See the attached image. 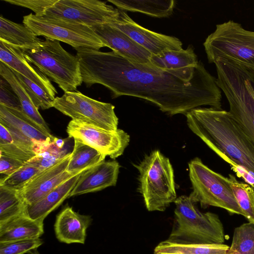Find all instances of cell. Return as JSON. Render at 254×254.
I'll use <instances>...</instances> for the list:
<instances>
[{
    "label": "cell",
    "mask_w": 254,
    "mask_h": 254,
    "mask_svg": "<svg viewBox=\"0 0 254 254\" xmlns=\"http://www.w3.org/2000/svg\"><path fill=\"white\" fill-rule=\"evenodd\" d=\"M203 46L209 63L222 58L254 69V31L233 20L218 24Z\"/></svg>",
    "instance_id": "cell-7"
},
{
    "label": "cell",
    "mask_w": 254,
    "mask_h": 254,
    "mask_svg": "<svg viewBox=\"0 0 254 254\" xmlns=\"http://www.w3.org/2000/svg\"><path fill=\"white\" fill-rule=\"evenodd\" d=\"M0 154L5 155L26 163L34 157L35 153L26 151L12 142L0 144Z\"/></svg>",
    "instance_id": "cell-37"
},
{
    "label": "cell",
    "mask_w": 254,
    "mask_h": 254,
    "mask_svg": "<svg viewBox=\"0 0 254 254\" xmlns=\"http://www.w3.org/2000/svg\"><path fill=\"white\" fill-rule=\"evenodd\" d=\"M186 116L190 129L231 168L240 165L254 173V144L229 111L199 107Z\"/></svg>",
    "instance_id": "cell-2"
},
{
    "label": "cell",
    "mask_w": 254,
    "mask_h": 254,
    "mask_svg": "<svg viewBox=\"0 0 254 254\" xmlns=\"http://www.w3.org/2000/svg\"><path fill=\"white\" fill-rule=\"evenodd\" d=\"M37 37L24 24L0 17V41L22 50L30 49L37 44Z\"/></svg>",
    "instance_id": "cell-25"
},
{
    "label": "cell",
    "mask_w": 254,
    "mask_h": 254,
    "mask_svg": "<svg viewBox=\"0 0 254 254\" xmlns=\"http://www.w3.org/2000/svg\"><path fill=\"white\" fill-rule=\"evenodd\" d=\"M108 24L123 31L152 55H157L167 50L183 49L182 43L178 38L157 33L140 26L125 11L119 9L117 19Z\"/></svg>",
    "instance_id": "cell-13"
},
{
    "label": "cell",
    "mask_w": 254,
    "mask_h": 254,
    "mask_svg": "<svg viewBox=\"0 0 254 254\" xmlns=\"http://www.w3.org/2000/svg\"><path fill=\"white\" fill-rule=\"evenodd\" d=\"M91 28L105 46L114 52L138 63H149L152 54L121 30L109 24Z\"/></svg>",
    "instance_id": "cell-15"
},
{
    "label": "cell",
    "mask_w": 254,
    "mask_h": 254,
    "mask_svg": "<svg viewBox=\"0 0 254 254\" xmlns=\"http://www.w3.org/2000/svg\"><path fill=\"white\" fill-rule=\"evenodd\" d=\"M45 38L34 47L22 50L24 57L64 92L76 91L82 82L78 57L65 50L60 41Z\"/></svg>",
    "instance_id": "cell-5"
},
{
    "label": "cell",
    "mask_w": 254,
    "mask_h": 254,
    "mask_svg": "<svg viewBox=\"0 0 254 254\" xmlns=\"http://www.w3.org/2000/svg\"><path fill=\"white\" fill-rule=\"evenodd\" d=\"M92 221L90 215L76 212L66 205L56 216L54 224L56 238L60 242L66 244H84L86 230Z\"/></svg>",
    "instance_id": "cell-19"
},
{
    "label": "cell",
    "mask_w": 254,
    "mask_h": 254,
    "mask_svg": "<svg viewBox=\"0 0 254 254\" xmlns=\"http://www.w3.org/2000/svg\"><path fill=\"white\" fill-rule=\"evenodd\" d=\"M213 64L217 84L229 105V112L254 144V73L222 58Z\"/></svg>",
    "instance_id": "cell-3"
},
{
    "label": "cell",
    "mask_w": 254,
    "mask_h": 254,
    "mask_svg": "<svg viewBox=\"0 0 254 254\" xmlns=\"http://www.w3.org/2000/svg\"><path fill=\"white\" fill-rule=\"evenodd\" d=\"M26 205L18 191L0 186V224L25 213Z\"/></svg>",
    "instance_id": "cell-28"
},
{
    "label": "cell",
    "mask_w": 254,
    "mask_h": 254,
    "mask_svg": "<svg viewBox=\"0 0 254 254\" xmlns=\"http://www.w3.org/2000/svg\"><path fill=\"white\" fill-rule=\"evenodd\" d=\"M172 254V253H162V254Z\"/></svg>",
    "instance_id": "cell-40"
},
{
    "label": "cell",
    "mask_w": 254,
    "mask_h": 254,
    "mask_svg": "<svg viewBox=\"0 0 254 254\" xmlns=\"http://www.w3.org/2000/svg\"><path fill=\"white\" fill-rule=\"evenodd\" d=\"M149 61L154 66L186 82H189L194 78L200 62L190 46L186 49L167 50L157 55H152Z\"/></svg>",
    "instance_id": "cell-16"
},
{
    "label": "cell",
    "mask_w": 254,
    "mask_h": 254,
    "mask_svg": "<svg viewBox=\"0 0 254 254\" xmlns=\"http://www.w3.org/2000/svg\"><path fill=\"white\" fill-rule=\"evenodd\" d=\"M0 123L11 127L27 137L40 143L49 144L56 137L44 132L21 111L0 104Z\"/></svg>",
    "instance_id": "cell-22"
},
{
    "label": "cell",
    "mask_w": 254,
    "mask_h": 254,
    "mask_svg": "<svg viewBox=\"0 0 254 254\" xmlns=\"http://www.w3.org/2000/svg\"><path fill=\"white\" fill-rule=\"evenodd\" d=\"M230 247L223 244H179L166 241L160 242L154 249V254H230Z\"/></svg>",
    "instance_id": "cell-27"
},
{
    "label": "cell",
    "mask_w": 254,
    "mask_h": 254,
    "mask_svg": "<svg viewBox=\"0 0 254 254\" xmlns=\"http://www.w3.org/2000/svg\"><path fill=\"white\" fill-rule=\"evenodd\" d=\"M82 82L87 87L100 84L112 98L138 97L156 105L169 115H186L202 106L222 109L221 90L216 78L200 61L194 78L184 81L149 64L131 61L114 52L80 47L74 49Z\"/></svg>",
    "instance_id": "cell-1"
},
{
    "label": "cell",
    "mask_w": 254,
    "mask_h": 254,
    "mask_svg": "<svg viewBox=\"0 0 254 254\" xmlns=\"http://www.w3.org/2000/svg\"><path fill=\"white\" fill-rule=\"evenodd\" d=\"M119 163L104 161L82 173L69 197L101 190L115 186L117 182Z\"/></svg>",
    "instance_id": "cell-17"
},
{
    "label": "cell",
    "mask_w": 254,
    "mask_h": 254,
    "mask_svg": "<svg viewBox=\"0 0 254 254\" xmlns=\"http://www.w3.org/2000/svg\"><path fill=\"white\" fill-rule=\"evenodd\" d=\"M189 169L192 188L189 196L193 202H199L203 208L220 207L246 218L236 200L229 178L212 170L198 158L189 162Z\"/></svg>",
    "instance_id": "cell-8"
},
{
    "label": "cell",
    "mask_w": 254,
    "mask_h": 254,
    "mask_svg": "<svg viewBox=\"0 0 254 254\" xmlns=\"http://www.w3.org/2000/svg\"><path fill=\"white\" fill-rule=\"evenodd\" d=\"M43 222L24 213L0 224V243L40 238L44 233Z\"/></svg>",
    "instance_id": "cell-21"
},
{
    "label": "cell",
    "mask_w": 254,
    "mask_h": 254,
    "mask_svg": "<svg viewBox=\"0 0 254 254\" xmlns=\"http://www.w3.org/2000/svg\"><path fill=\"white\" fill-rule=\"evenodd\" d=\"M12 71L23 84L33 104L38 109L40 108L42 110H46L53 107V103L55 98L51 96L42 88L27 78L17 71L13 70Z\"/></svg>",
    "instance_id": "cell-32"
},
{
    "label": "cell",
    "mask_w": 254,
    "mask_h": 254,
    "mask_svg": "<svg viewBox=\"0 0 254 254\" xmlns=\"http://www.w3.org/2000/svg\"><path fill=\"white\" fill-rule=\"evenodd\" d=\"M69 137L77 138L115 159L129 144V135L121 129L106 130L87 122L71 120L67 126Z\"/></svg>",
    "instance_id": "cell-12"
},
{
    "label": "cell",
    "mask_w": 254,
    "mask_h": 254,
    "mask_svg": "<svg viewBox=\"0 0 254 254\" xmlns=\"http://www.w3.org/2000/svg\"><path fill=\"white\" fill-rule=\"evenodd\" d=\"M252 71L254 73V69Z\"/></svg>",
    "instance_id": "cell-41"
},
{
    "label": "cell",
    "mask_w": 254,
    "mask_h": 254,
    "mask_svg": "<svg viewBox=\"0 0 254 254\" xmlns=\"http://www.w3.org/2000/svg\"><path fill=\"white\" fill-rule=\"evenodd\" d=\"M139 191L149 211H164L177 199L174 170L159 150L152 151L137 165Z\"/></svg>",
    "instance_id": "cell-6"
},
{
    "label": "cell",
    "mask_w": 254,
    "mask_h": 254,
    "mask_svg": "<svg viewBox=\"0 0 254 254\" xmlns=\"http://www.w3.org/2000/svg\"><path fill=\"white\" fill-rule=\"evenodd\" d=\"M174 203V224L167 241L179 244L224 242L223 224L217 214L199 211L190 196L181 195Z\"/></svg>",
    "instance_id": "cell-4"
},
{
    "label": "cell",
    "mask_w": 254,
    "mask_h": 254,
    "mask_svg": "<svg viewBox=\"0 0 254 254\" xmlns=\"http://www.w3.org/2000/svg\"><path fill=\"white\" fill-rule=\"evenodd\" d=\"M10 4L28 8L37 16H41L45 10L55 3L57 0H3Z\"/></svg>",
    "instance_id": "cell-36"
},
{
    "label": "cell",
    "mask_w": 254,
    "mask_h": 254,
    "mask_svg": "<svg viewBox=\"0 0 254 254\" xmlns=\"http://www.w3.org/2000/svg\"><path fill=\"white\" fill-rule=\"evenodd\" d=\"M119 9L98 0H57L41 16L55 18L92 27L110 23L118 17Z\"/></svg>",
    "instance_id": "cell-11"
},
{
    "label": "cell",
    "mask_w": 254,
    "mask_h": 254,
    "mask_svg": "<svg viewBox=\"0 0 254 254\" xmlns=\"http://www.w3.org/2000/svg\"><path fill=\"white\" fill-rule=\"evenodd\" d=\"M230 254H254V224L244 223L234 230Z\"/></svg>",
    "instance_id": "cell-30"
},
{
    "label": "cell",
    "mask_w": 254,
    "mask_h": 254,
    "mask_svg": "<svg viewBox=\"0 0 254 254\" xmlns=\"http://www.w3.org/2000/svg\"><path fill=\"white\" fill-rule=\"evenodd\" d=\"M0 104L22 112L20 100L10 84L0 75Z\"/></svg>",
    "instance_id": "cell-35"
},
{
    "label": "cell",
    "mask_w": 254,
    "mask_h": 254,
    "mask_svg": "<svg viewBox=\"0 0 254 254\" xmlns=\"http://www.w3.org/2000/svg\"><path fill=\"white\" fill-rule=\"evenodd\" d=\"M230 185L236 200L246 215V218L254 224V189L248 184L238 181L232 175H229Z\"/></svg>",
    "instance_id": "cell-29"
},
{
    "label": "cell",
    "mask_w": 254,
    "mask_h": 254,
    "mask_svg": "<svg viewBox=\"0 0 254 254\" xmlns=\"http://www.w3.org/2000/svg\"><path fill=\"white\" fill-rule=\"evenodd\" d=\"M43 241L40 238L0 243V254H24L36 250Z\"/></svg>",
    "instance_id": "cell-34"
},
{
    "label": "cell",
    "mask_w": 254,
    "mask_h": 254,
    "mask_svg": "<svg viewBox=\"0 0 254 254\" xmlns=\"http://www.w3.org/2000/svg\"><path fill=\"white\" fill-rule=\"evenodd\" d=\"M81 174H78L63 182L38 202L27 205L26 214L32 219L44 221L51 212L69 197Z\"/></svg>",
    "instance_id": "cell-20"
},
{
    "label": "cell",
    "mask_w": 254,
    "mask_h": 254,
    "mask_svg": "<svg viewBox=\"0 0 254 254\" xmlns=\"http://www.w3.org/2000/svg\"><path fill=\"white\" fill-rule=\"evenodd\" d=\"M118 9L124 11L140 12L158 17H167L171 15L175 6L173 0H109Z\"/></svg>",
    "instance_id": "cell-24"
},
{
    "label": "cell",
    "mask_w": 254,
    "mask_h": 254,
    "mask_svg": "<svg viewBox=\"0 0 254 254\" xmlns=\"http://www.w3.org/2000/svg\"><path fill=\"white\" fill-rule=\"evenodd\" d=\"M0 75L10 84L18 96L22 109V112L41 130L47 134L52 135L51 130L38 109L33 104L21 81L12 70L2 62H0Z\"/></svg>",
    "instance_id": "cell-23"
},
{
    "label": "cell",
    "mask_w": 254,
    "mask_h": 254,
    "mask_svg": "<svg viewBox=\"0 0 254 254\" xmlns=\"http://www.w3.org/2000/svg\"><path fill=\"white\" fill-rule=\"evenodd\" d=\"M40 172L38 167L26 162L9 176L1 177L0 186L20 191Z\"/></svg>",
    "instance_id": "cell-31"
},
{
    "label": "cell",
    "mask_w": 254,
    "mask_h": 254,
    "mask_svg": "<svg viewBox=\"0 0 254 254\" xmlns=\"http://www.w3.org/2000/svg\"><path fill=\"white\" fill-rule=\"evenodd\" d=\"M74 141L65 171L75 175L105 161L106 156L95 148L77 138Z\"/></svg>",
    "instance_id": "cell-26"
},
{
    "label": "cell",
    "mask_w": 254,
    "mask_h": 254,
    "mask_svg": "<svg viewBox=\"0 0 254 254\" xmlns=\"http://www.w3.org/2000/svg\"><path fill=\"white\" fill-rule=\"evenodd\" d=\"M69 153L59 149L53 141L27 162L42 171L61 161Z\"/></svg>",
    "instance_id": "cell-33"
},
{
    "label": "cell",
    "mask_w": 254,
    "mask_h": 254,
    "mask_svg": "<svg viewBox=\"0 0 254 254\" xmlns=\"http://www.w3.org/2000/svg\"><path fill=\"white\" fill-rule=\"evenodd\" d=\"M70 155L71 152L60 162L39 172L18 191L26 205L40 200L58 186L75 176L65 171Z\"/></svg>",
    "instance_id": "cell-14"
},
{
    "label": "cell",
    "mask_w": 254,
    "mask_h": 254,
    "mask_svg": "<svg viewBox=\"0 0 254 254\" xmlns=\"http://www.w3.org/2000/svg\"><path fill=\"white\" fill-rule=\"evenodd\" d=\"M0 61L56 98L57 90L49 78L28 61L22 50L0 41Z\"/></svg>",
    "instance_id": "cell-18"
},
{
    "label": "cell",
    "mask_w": 254,
    "mask_h": 254,
    "mask_svg": "<svg viewBox=\"0 0 254 254\" xmlns=\"http://www.w3.org/2000/svg\"><path fill=\"white\" fill-rule=\"evenodd\" d=\"M23 24L36 36L62 41L73 48L99 50L106 47L89 26L62 19L37 16L33 13L23 16Z\"/></svg>",
    "instance_id": "cell-9"
},
{
    "label": "cell",
    "mask_w": 254,
    "mask_h": 254,
    "mask_svg": "<svg viewBox=\"0 0 254 254\" xmlns=\"http://www.w3.org/2000/svg\"><path fill=\"white\" fill-rule=\"evenodd\" d=\"M54 143L59 149L62 150L64 149L65 141L64 139L56 137L55 140L54 141Z\"/></svg>",
    "instance_id": "cell-39"
},
{
    "label": "cell",
    "mask_w": 254,
    "mask_h": 254,
    "mask_svg": "<svg viewBox=\"0 0 254 254\" xmlns=\"http://www.w3.org/2000/svg\"><path fill=\"white\" fill-rule=\"evenodd\" d=\"M0 154V173L4 177L9 176L25 163L14 158Z\"/></svg>",
    "instance_id": "cell-38"
},
{
    "label": "cell",
    "mask_w": 254,
    "mask_h": 254,
    "mask_svg": "<svg viewBox=\"0 0 254 254\" xmlns=\"http://www.w3.org/2000/svg\"><path fill=\"white\" fill-rule=\"evenodd\" d=\"M53 107L71 118L108 130L118 129V118L115 106L91 98L79 91L64 92L56 97Z\"/></svg>",
    "instance_id": "cell-10"
}]
</instances>
